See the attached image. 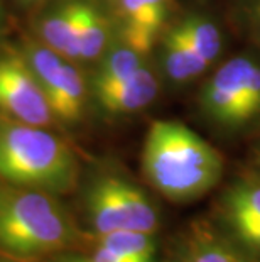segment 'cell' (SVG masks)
I'll use <instances>...</instances> for the list:
<instances>
[{
  "label": "cell",
  "mask_w": 260,
  "mask_h": 262,
  "mask_svg": "<svg viewBox=\"0 0 260 262\" xmlns=\"http://www.w3.org/2000/svg\"><path fill=\"white\" fill-rule=\"evenodd\" d=\"M80 230L58 194L0 185V257L39 259L78 241Z\"/></svg>",
  "instance_id": "cell-2"
},
{
  "label": "cell",
  "mask_w": 260,
  "mask_h": 262,
  "mask_svg": "<svg viewBox=\"0 0 260 262\" xmlns=\"http://www.w3.org/2000/svg\"><path fill=\"white\" fill-rule=\"evenodd\" d=\"M225 213L237 235L260 227V180H245L230 188Z\"/></svg>",
  "instance_id": "cell-14"
},
{
  "label": "cell",
  "mask_w": 260,
  "mask_h": 262,
  "mask_svg": "<svg viewBox=\"0 0 260 262\" xmlns=\"http://www.w3.org/2000/svg\"><path fill=\"white\" fill-rule=\"evenodd\" d=\"M20 53L39 81L56 124L78 125L91 97L90 81L83 76L78 63L61 56L41 41L26 42Z\"/></svg>",
  "instance_id": "cell-6"
},
{
  "label": "cell",
  "mask_w": 260,
  "mask_h": 262,
  "mask_svg": "<svg viewBox=\"0 0 260 262\" xmlns=\"http://www.w3.org/2000/svg\"><path fill=\"white\" fill-rule=\"evenodd\" d=\"M115 36L113 15L105 12L95 0H83L68 59L75 63L98 61L113 44Z\"/></svg>",
  "instance_id": "cell-9"
},
{
  "label": "cell",
  "mask_w": 260,
  "mask_h": 262,
  "mask_svg": "<svg viewBox=\"0 0 260 262\" xmlns=\"http://www.w3.org/2000/svg\"><path fill=\"white\" fill-rule=\"evenodd\" d=\"M88 259L91 262H129L124 257H120L119 254L112 252V250H108L107 247H103L100 244H95V249H93V252L88 255Z\"/></svg>",
  "instance_id": "cell-18"
},
{
  "label": "cell",
  "mask_w": 260,
  "mask_h": 262,
  "mask_svg": "<svg viewBox=\"0 0 260 262\" xmlns=\"http://www.w3.org/2000/svg\"><path fill=\"white\" fill-rule=\"evenodd\" d=\"M0 180L15 186L64 194L76 186L78 161L51 127L0 117Z\"/></svg>",
  "instance_id": "cell-3"
},
{
  "label": "cell",
  "mask_w": 260,
  "mask_h": 262,
  "mask_svg": "<svg viewBox=\"0 0 260 262\" xmlns=\"http://www.w3.org/2000/svg\"><path fill=\"white\" fill-rule=\"evenodd\" d=\"M159 93V81L156 73L149 68L147 63L120 85L110 88L93 100L107 115H130L147 108Z\"/></svg>",
  "instance_id": "cell-10"
},
{
  "label": "cell",
  "mask_w": 260,
  "mask_h": 262,
  "mask_svg": "<svg viewBox=\"0 0 260 262\" xmlns=\"http://www.w3.org/2000/svg\"><path fill=\"white\" fill-rule=\"evenodd\" d=\"M4 27H5V14H4L2 4H0V36H2V32H4Z\"/></svg>",
  "instance_id": "cell-22"
},
{
  "label": "cell",
  "mask_w": 260,
  "mask_h": 262,
  "mask_svg": "<svg viewBox=\"0 0 260 262\" xmlns=\"http://www.w3.org/2000/svg\"><path fill=\"white\" fill-rule=\"evenodd\" d=\"M173 0H115L117 39L147 56L169 27Z\"/></svg>",
  "instance_id": "cell-8"
},
{
  "label": "cell",
  "mask_w": 260,
  "mask_h": 262,
  "mask_svg": "<svg viewBox=\"0 0 260 262\" xmlns=\"http://www.w3.org/2000/svg\"><path fill=\"white\" fill-rule=\"evenodd\" d=\"M200 107L209 120L226 129L260 119V63L247 56L223 63L203 85Z\"/></svg>",
  "instance_id": "cell-4"
},
{
  "label": "cell",
  "mask_w": 260,
  "mask_h": 262,
  "mask_svg": "<svg viewBox=\"0 0 260 262\" xmlns=\"http://www.w3.org/2000/svg\"><path fill=\"white\" fill-rule=\"evenodd\" d=\"M146 64V56L122 41L113 42L108 51L98 59V66L90 80V95H100L120 85L127 78L137 73Z\"/></svg>",
  "instance_id": "cell-12"
},
{
  "label": "cell",
  "mask_w": 260,
  "mask_h": 262,
  "mask_svg": "<svg viewBox=\"0 0 260 262\" xmlns=\"http://www.w3.org/2000/svg\"><path fill=\"white\" fill-rule=\"evenodd\" d=\"M56 262H91L90 259H88V255L85 257V255H69V257H63L59 259Z\"/></svg>",
  "instance_id": "cell-20"
},
{
  "label": "cell",
  "mask_w": 260,
  "mask_h": 262,
  "mask_svg": "<svg viewBox=\"0 0 260 262\" xmlns=\"http://www.w3.org/2000/svg\"><path fill=\"white\" fill-rule=\"evenodd\" d=\"M160 66L164 75L174 85H186L195 78L203 75L209 64L193 51L174 24H169L159 41Z\"/></svg>",
  "instance_id": "cell-11"
},
{
  "label": "cell",
  "mask_w": 260,
  "mask_h": 262,
  "mask_svg": "<svg viewBox=\"0 0 260 262\" xmlns=\"http://www.w3.org/2000/svg\"><path fill=\"white\" fill-rule=\"evenodd\" d=\"M97 244L119 254L129 262H154L156 260V241L154 233L119 230L97 235Z\"/></svg>",
  "instance_id": "cell-17"
},
{
  "label": "cell",
  "mask_w": 260,
  "mask_h": 262,
  "mask_svg": "<svg viewBox=\"0 0 260 262\" xmlns=\"http://www.w3.org/2000/svg\"><path fill=\"white\" fill-rule=\"evenodd\" d=\"M0 117L39 127L56 124L46 95L20 51L0 56Z\"/></svg>",
  "instance_id": "cell-7"
},
{
  "label": "cell",
  "mask_w": 260,
  "mask_h": 262,
  "mask_svg": "<svg viewBox=\"0 0 260 262\" xmlns=\"http://www.w3.org/2000/svg\"><path fill=\"white\" fill-rule=\"evenodd\" d=\"M182 262H247L230 244L208 227H195L186 242Z\"/></svg>",
  "instance_id": "cell-16"
},
{
  "label": "cell",
  "mask_w": 260,
  "mask_h": 262,
  "mask_svg": "<svg viewBox=\"0 0 260 262\" xmlns=\"http://www.w3.org/2000/svg\"><path fill=\"white\" fill-rule=\"evenodd\" d=\"M142 171L162 196L182 203L203 196L217 185L223 158L187 125L157 120L149 127L144 142Z\"/></svg>",
  "instance_id": "cell-1"
},
{
  "label": "cell",
  "mask_w": 260,
  "mask_h": 262,
  "mask_svg": "<svg viewBox=\"0 0 260 262\" xmlns=\"http://www.w3.org/2000/svg\"><path fill=\"white\" fill-rule=\"evenodd\" d=\"M182 39L190 44L198 56L211 66L223 49V36L215 22L201 14H190L174 22Z\"/></svg>",
  "instance_id": "cell-15"
},
{
  "label": "cell",
  "mask_w": 260,
  "mask_h": 262,
  "mask_svg": "<svg viewBox=\"0 0 260 262\" xmlns=\"http://www.w3.org/2000/svg\"><path fill=\"white\" fill-rule=\"evenodd\" d=\"M252 19H253V24H255L258 34H260V0H253V4H252Z\"/></svg>",
  "instance_id": "cell-19"
},
{
  "label": "cell",
  "mask_w": 260,
  "mask_h": 262,
  "mask_svg": "<svg viewBox=\"0 0 260 262\" xmlns=\"http://www.w3.org/2000/svg\"><path fill=\"white\" fill-rule=\"evenodd\" d=\"M86 215L97 235L119 230L156 233L159 213L152 200L125 178L105 174L86 191Z\"/></svg>",
  "instance_id": "cell-5"
},
{
  "label": "cell",
  "mask_w": 260,
  "mask_h": 262,
  "mask_svg": "<svg viewBox=\"0 0 260 262\" xmlns=\"http://www.w3.org/2000/svg\"><path fill=\"white\" fill-rule=\"evenodd\" d=\"M0 262H12V260H7L5 257H0Z\"/></svg>",
  "instance_id": "cell-23"
},
{
  "label": "cell",
  "mask_w": 260,
  "mask_h": 262,
  "mask_svg": "<svg viewBox=\"0 0 260 262\" xmlns=\"http://www.w3.org/2000/svg\"><path fill=\"white\" fill-rule=\"evenodd\" d=\"M15 2L24 5V7H32V5H39V4L48 2V0H15Z\"/></svg>",
  "instance_id": "cell-21"
},
{
  "label": "cell",
  "mask_w": 260,
  "mask_h": 262,
  "mask_svg": "<svg viewBox=\"0 0 260 262\" xmlns=\"http://www.w3.org/2000/svg\"><path fill=\"white\" fill-rule=\"evenodd\" d=\"M83 0H59L37 20V41L68 58Z\"/></svg>",
  "instance_id": "cell-13"
},
{
  "label": "cell",
  "mask_w": 260,
  "mask_h": 262,
  "mask_svg": "<svg viewBox=\"0 0 260 262\" xmlns=\"http://www.w3.org/2000/svg\"><path fill=\"white\" fill-rule=\"evenodd\" d=\"M258 161H260V150H258Z\"/></svg>",
  "instance_id": "cell-24"
}]
</instances>
